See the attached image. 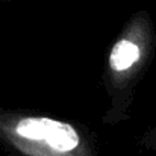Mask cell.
Instances as JSON below:
<instances>
[{"mask_svg":"<svg viewBox=\"0 0 156 156\" xmlns=\"http://www.w3.org/2000/svg\"><path fill=\"white\" fill-rule=\"evenodd\" d=\"M138 144H140V147H143L144 150L155 152L156 153V123L140 135Z\"/></svg>","mask_w":156,"mask_h":156,"instance_id":"obj_3","label":"cell"},{"mask_svg":"<svg viewBox=\"0 0 156 156\" xmlns=\"http://www.w3.org/2000/svg\"><path fill=\"white\" fill-rule=\"evenodd\" d=\"M0 149L8 156H99V138L76 120L0 108Z\"/></svg>","mask_w":156,"mask_h":156,"instance_id":"obj_2","label":"cell"},{"mask_svg":"<svg viewBox=\"0 0 156 156\" xmlns=\"http://www.w3.org/2000/svg\"><path fill=\"white\" fill-rule=\"evenodd\" d=\"M156 55V24L147 9L133 12L121 26L105 55L102 73L108 109L102 115L106 126H118L132 117L136 90Z\"/></svg>","mask_w":156,"mask_h":156,"instance_id":"obj_1","label":"cell"}]
</instances>
